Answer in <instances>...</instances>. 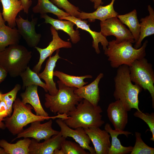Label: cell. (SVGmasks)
Masks as SVG:
<instances>
[{
	"label": "cell",
	"instance_id": "1",
	"mask_svg": "<svg viewBox=\"0 0 154 154\" xmlns=\"http://www.w3.org/2000/svg\"><path fill=\"white\" fill-rule=\"evenodd\" d=\"M114 80L115 89L113 95L116 100L120 101L128 112L134 108L141 112L138 107V96L143 89L137 84H132L129 67L123 65L118 67Z\"/></svg>",
	"mask_w": 154,
	"mask_h": 154
},
{
	"label": "cell",
	"instance_id": "2",
	"mask_svg": "<svg viewBox=\"0 0 154 154\" xmlns=\"http://www.w3.org/2000/svg\"><path fill=\"white\" fill-rule=\"evenodd\" d=\"M101 107L95 106L87 100L83 99L74 110L69 112L67 118L63 120L65 123L72 129L82 127L85 129L100 127L104 123L101 113Z\"/></svg>",
	"mask_w": 154,
	"mask_h": 154
},
{
	"label": "cell",
	"instance_id": "3",
	"mask_svg": "<svg viewBox=\"0 0 154 154\" xmlns=\"http://www.w3.org/2000/svg\"><path fill=\"white\" fill-rule=\"evenodd\" d=\"M148 41L146 40L138 49L133 46L132 43L129 41L116 43L115 40L108 42L104 54L108 57L110 66L113 68H117L121 65L130 66L134 61L145 57L146 48Z\"/></svg>",
	"mask_w": 154,
	"mask_h": 154
},
{
	"label": "cell",
	"instance_id": "4",
	"mask_svg": "<svg viewBox=\"0 0 154 154\" xmlns=\"http://www.w3.org/2000/svg\"><path fill=\"white\" fill-rule=\"evenodd\" d=\"M12 108V114L4 118L3 121L6 128L13 135L20 133L24 130V127L34 121L59 118L63 119L66 116L64 114H58L55 116L47 117L35 114L32 112L33 107L30 105L24 104L19 98L14 102Z\"/></svg>",
	"mask_w": 154,
	"mask_h": 154
},
{
	"label": "cell",
	"instance_id": "5",
	"mask_svg": "<svg viewBox=\"0 0 154 154\" xmlns=\"http://www.w3.org/2000/svg\"><path fill=\"white\" fill-rule=\"evenodd\" d=\"M32 52L19 44L10 45L0 52V65L12 77L20 75L28 66Z\"/></svg>",
	"mask_w": 154,
	"mask_h": 154
},
{
	"label": "cell",
	"instance_id": "6",
	"mask_svg": "<svg viewBox=\"0 0 154 154\" xmlns=\"http://www.w3.org/2000/svg\"><path fill=\"white\" fill-rule=\"evenodd\" d=\"M57 83L58 89L55 95L45 94L44 106L55 114H67L75 110L83 99L74 92L76 88L68 87L60 80Z\"/></svg>",
	"mask_w": 154,
	"mask_h": 154
},
{
	"label": "cell",
	"instance_id": "7",
	"mask_svg": "<svg viewBox=\"0 0 154 154\" xmlns=\"http://www.w3.org/2000/svg\"><path fill=\"white\" fill-rule=\"evenodd\" d=\"M129 76L132 82L150 93L154 108V71L151 64L145 57L135 60L129 67Z\"/></svg>",
	"mask_w": 154,
	"mask_h": 154
},
{
	"label": "cell",
	"instance_id": "8",
	"mask_svg": "<svg viewBox=\"0 0 154 154\" xmlns=\"http://www.w3.org/2000/svg\"><path fill=\"white\" fill-rule=\"evenodd\" d=\"M100 25L101 34L106 37L112 35L115 36L116 43L126 41L135 43L131 32L117 17L100 21Z\"/></svg>",
	"mask_w": 154,
	"mask_h": 154
},
{
	"label": "cell",
	"instance_id": "9",
	"mask_svg": "<svg viewBox=\"0 0 154 154\" xmlns=\"http://www.w3.org/2000/svg\"><path fill=\"white\" fill-rule=\"evenodd\" d=\"M41 122L37 121L31 123L30 127L18 134L14 140L21 137L32 138L39 142L41 140H47L59 133L52 128L51 119L44 123H41Z\"/></svg>",
	"mask_w": 154,
	"mask_h": 154
},
{
	"label": "cell",
	"instance_id": "10",
	"mask_svg": "<svg viewBox=\"0 0 154 154\" xmlns=\"http://www.w3.org/2000/svg\"><path fill=\"white\" fill-rule=\"evenodd\" d=\"M50 30L52 39L48 46L44 48L37 46L35 48L39 52L40 56L38 62L33 67L32 70L38 74L40 73L44 62L48 57L51 56L54 51L61 48H70L72 47L71 43L61 39L56 30L52 26Z\"/></svg>",
	"mask_w": 154,
	"mask_h": 154
},
{
	"label": "cell",
	"instance_id": "11",
	"mask_svg": "<svg viewBox=\"0 0 154 154\" xmlns=\"http://www.w3.org/2000/svg\"><path fill=\"white\" fill-rule=\"evenodd\" d=\"M37 18H33L31 21L25 19L19 15L16 19L17 29L20 35L30 47L35 48L39 42L41 35L37 33L35 27L37 22Z\"/></svg>",
	"mask_w": 154,
	"mask_h": 154
},
{
	"label": "cell",
	"instance_id": "12",
	"mask_svg": "<svg viewBox=\"0 0 154 154\" xmlns=\"http://www.w3.org/2000/svg\"><path fill=\"white\" fill-rule=\"evenodd\" d=\"M56 122L60 127L61 135L66 138L71 137L84 149L88 150L91 154H96L94 148L90 146L91 140L84 129L78 127L73 129L68 126L61 118H57Z\"/></svg>",
	"mask_w": 154,
	"mask_h": 154
},
{
	"label": "cell",
	"instance_id": "13",
	"mask_svg": "<svg viewBox=\"0 0 154 154\" xmlns=\"http://www.w3.org/2000/svg\"><path fill=\"white\" fill-rule=\"evenodd\" d=\"M107 116L115 129L124 130L128 121V111L119 100L110 104L107 110Z\"/></svg>",
	"mask_w": 154,
	"mask_h": 154
},
{
	"label": "cell",
	"instance_id": "14",
	"mask_svg": "<svg viewBox=\"0 0 154 154\" xmlns=\"http://www.w3.org/2000/svg\"><path fill=\"white\" fill-rule=\"evenodd\" d=\"M60 132L42 143L31 139L29 146V154H53L54 151L60 149L63 142L66 139Z\"/></svg>",
	"mask_w": 154,
	"mask_h": 154
},
{
	"label": "cell",
	"instance_id": "15",
	"mask_svg": "<svg viewBox=\"0 0 154 154\" xmlns=\"http://www.w3.org/2000/svg\"><path fill=\"white\" fill-rule=\"evenodd\" d=\"M94 146L96 154H108L111 145L110 135L100 127L84 129Z\"/></svg>",
	"mask_w": 154,
	"mask_h": 154
},
{
	"label": "cell",
	"instance_id": "16",
	"mask_svg": "<svg viewBox=\"0 0 154 154\" xmlns=\"http://www.w3.org/2000/svg\"><path fill=\"white\" fill-rule=\"evenodd\" d=\"M60 20L64 19L71 21L76 25L77 28H79L89 32L91 35L92 38V46L96 52L99 54L100 51L99 47V43H100L103 47V49L105 51L107 48L109 41L106 37L104 36L100 32H99L91 30L87 21L83 20L78 18L71 15L68 16H62L59 19Z\"/></svg>",
	"mask_w": 154,
	"mask_h": 154
},
{
	"label": "cell",
	"instance_id": "17",
	"mask_svg": "<svg viewBox=\"0 0 154 154\" xmlns=\"http://www.w3.org/2000/svg\"><path fill=\"white\" fill-rule=\"evenodd\" d=\"M59 49L57 50L54 55L49 57L44 70L42 72L38 74L39 78L45 82L46 87L49 94L52 96L55 95L58 90L56 87V83L53 80V77L56 62L58 59L61 58L59 55Z\"/></svg>",
	"mask_w": 154,
	"mask_h": 154
},
{
	"label": "cell",
	"instance_id": "18",
	"mask_svg": "<svg viewBox=\"0 0 154 154\" xmlns=\"http://www.w3.org/2000/svg\"><path fill=\"white\" fill-rule=\"evenodd\" d=\"M104 75L103 73H100L91 83L80 88H76L74 92L79 97L87 100L94 106H98L100 100L98 85Z\"/></svg>",
	"mask_w": 154,
	"mask_h": 154
},
{
	"label": "cell",
	"instance_id": "19",
	"mask_svg": "<svg viewBox=\"0 0 154 154\" xmlns=\"http://www.w3.org/2000/svg\"><path fill=\"white\" fill-rule=\"evenodd\" d=\"M40 16L41 18L44 19V23L50 24L56 30H61L67 33L70 36L73 43H77L80 40L79 31L78 30L74 29V26L75 24L72 21L55 19L47 14L41 15Z\"/></svg>",
	"mask_w": 154,
	"mask_h": 154
},
{
	"label": "cell",
	"instance_id": "20",
	"mask_svg": "<svg viewBox=\"0 0 154 154\" xmlns=\"http://www.w3.org/2000/svg\"><path fill=\"white\" fill-rule=\"evenodd\" d=\"M115 1L112 0L109 4L105 6L100 5L93 12H80L78 18L82 20L88 19L91 22L95 21L96 19L103 21L109 18L117 17L119 14L114 9Z\"/></svg>",
	"mask_w": 154,
	"mask_h": 154
},
{
	"label": "cell",
	"instance_id": "21",
	"mask_svg": "<svg viewBox=\"0 0 154 154\" xmlns=\"http://www.w3.org/2000/svg\"><path fill=\"white\" fill-rule=\"evenodd\" d=\"M104 130L110 134L112 139L111 145L108 154H126L131 153L133 147H125L122 145L117 136L119 135L123 134L128 137L129 135L132 133L131 132L124 130L113 129L108 123L105 124Z\"/></svg>",
	"mask_w": 154,
	"mask_h": 154
},
{
	"label": "cell",
	"instance_id": "22",
	"mask_svg": "<svg viewBox=\"0 0 154 154\" xmlns=\"http://www.w3.org/2000/svg\"><path fill=\"white\" fill-rule=\"evenodd\" d=\"M38 86L32 85L26 88L25 91L20 94L22 102L24 104H29L33 108L36 115L47 117L48 114L43 108L38 93Z\"/></svg>",
	"mask_w": 154,
	"mask_h": 154
},
{
	"label": "cell",
	"instance_id": "23",
	"mask_svg": "<svg viewBox=\"0 0 154 154\" xmlns=\"http://www.w3.org/2000/svg\"><path fill=\"white\" fill-rule=\"evenodd\" d=\"M3 6V18L12 28L16 26V19L18 14L23 10L20 0H1Z\"/></svg>",
	"mask_w": 154,
	"mask_h": 154
},
{
	"label": "cell",
	"instance_id": "24",
	"mask_svg": "<svg viewBox=\"0 0 154 154\" xmlns=\"http://www.w3.org/2000/svg\"><path fill=\"white\" fill-rule=\"evenodd\" d=\"M147 9L149 15L140 20L139 37L133 47L135 49H138L141 46L142 42L145 37L154 34V11L150 5H148Z\"/></svg>",
	"mask_w": 154,
	"mask_h": 154
},
{
	"label": "cell",
	"instance_id": "25",
	"mask_svg": "<svg viewBox=\"0 0 154 154\" xmlns=\"http://www.w3.org/2000/svg\"><path fill=\"white\" fill-rule=\"evenodd\" d=\"M21 36L15 27L4 25L0 27V52L8 46L19 44Z\"/></svg>",
	"mask_w": 154,
	"mask_h": 154
},
{
	"label": "cell",
	"instance_id": "26",
	"mask_svg": "<svg viewBox=\"0 0 154 154\" xmlns=\"http://www.w3.org/2000/svg\"><path fill=\"white\" fill-rule=\"evenodd\" d=\"M117 17L122 23L128 27L133 37L135 43L137 42L139 37L140 25L137 18L136 10L134 9L124 15H118Z\"/></svg>",
	"mask_w": 154,
	"mask_h": 154
},
{
	"label": "cell",
	"instance_id": "27",
	"mask_svg": "<svg viewBox=\"0 0 154 154\" xmlns=\"http://www.w3.org/2000/svg\"><path fill=\"white\" fill-rule=\"evenodd\" d=\"M31 139L24 138L15 143H11L4 139L0 140V147L4 149L7 154H29V147Z\"/></svg>",
	"mask_w": 154,
	"mask_h": 154
},
{
	"label": "cell",
	"instance_id": "28",
	"mask_svg": "<svg viewBox=\"0 0 154 154\" xmlns=\"http://www.w3.org/2000/svg\"><path fill=\"white\" fill-rule=\"evenodd\" d=\"M53 74L54 76L57 77L66 86L77 88H80L88 83V82L84 81V79L93 77L90 75L81 76H72L58 70L54 71Z\"/></svg>",
	"mask_w": 154,
	"mask_h": 154
},
{
	"label": "cell",
	"instance_id": "29",
	"mask_svg": "<svg viewBox=\"0 0 154 154\" xmlns=\"http://www.w3.org/2000/svg\"><path fill=\"white\" fill-rule=\"evenodd\" d=\"M33 11L40 15L50 13L56 16L59 19L62 16H68L70 14L59 9L49 0H38L37 4L32 9Z\"/></svg>",
	"mask_w": 154,
	"mask_h": 154
},
{
	"label": "cell",
	"instance_id": "30",
	"mask_svg": "<svg viewBox=\"0 0 154 154\" xmlns=\"http://www.w3.org/2000/svg\"><path fill=\"white\" fill-rule=\"evenodd\" d=\"M20 76L23 80V88L30 86L35 85L41 87L46 92H48L45 83L41 80L38 74L31 69L29 66L21 73Z\"/></svg>",
	"mask_w": 154,
	"mask_h": 154
},
{
	"label": "cell",
	"instance_id": "31",
	"mask_svg": "<svg viewBox=\"0 0 154 154\" xmlns=\"http://www.w3.org/2000/svg\"><path fill=\"white\" fill-rule=\"evenodd\" d=\"M135 142L130 154H154V148L149 146L144 143L142 139L140 133L135 132Z\"/></svg>",
	"mask_w": 154,
	"mask_h": 154
},
{
	"label": "cell",
	"instance_id": "32",
	"mask_svg": "<svg viewBox=\"0 0 154 154\" xmlns=\"http://www.w3.org/2000/svg\"><path fill=\"white\" fill-rule=\"evenodd\" d=\"M59 9H63L71 16L78 18L80 12L79 8L70 3L68 0H50Z\"/></svg>",
	"mask_w": 154,
	"mask_h": 154
},
{
	"label": "cell",
	"instance_id": "33",
	"mask_svg": "<svg viewBox=\"0 0 154 154\" xmlns=\"http://www.w3.org/2000/svg\"><path fill=\"white\" fill-rule=\"evenodd\" d=\"M64 154H89L78 144L65 139L62 143L61 148Z\"/></svg>",
	"mask_w": 154,
	"mask_h": 154
},
{
	"label": "cell",
	"instance_id": "34",
	"mask_svg": "<svg viewBox=\"0 0 154 154\" xmlns=\"http://www.w3.org/2000/svg\"><path fill=\"white\" fill-rule=\"evenodd\" d=\"M21 88L18 84L15 85L13 88L7 93L2 94L1 100H3L6 104L8 111V116H10L12 112V106L16 99L17 94Z\"/></svg>",
	"mask_w": 154,
	"mask_h": 154
},
{
	"label": "cell",
	"instance_id": "35",
	"mask_svg": "<svg viewBox=\"0 0 154 154\" xmlns=\"http://www.w3.org/2000/svg\"><path fill=\"white\" fill-rule=\"evenodd\" d=\"M135 117L139 118L144 121L148 125L152 134V137L150 140L154 141V113L152 112L150 114L144 113L137 110L134 113Z\"/></svg>",
	"mask_w": 154,
	"mask_h": 154
},
{
	"label": "cell",
	"instance_id": "36",
	"mask_svg": "<svg viewBox=\"0 0 154 154\" xmlns=\"http://www.w3.org/2000/svg\"><path fill=\"white\" fill-rule=\"evenodd\" d=\"M8 116V111L5 102L2 100L0 101V122L3 121L5 117Z\"/></svg>",
	"mask_w": 154,
	"mask_h": 154
},
{
	"label": "cell",
	"instance_id": "37",
	"mask_svg": "<svg viewBox=\"0 0 154 154\" xmlns=\"http://www.w3.org/2000/svg\"><path fill=\"white\" fill-rule=\"evenodd\" d=\"M24 13L26 14L29 13V9L32 4L31 0H20Z\"/></svg>",
	"mask_w": 154,
	"mask_h": 154
},
{
	"label": "cell",
	"instance_id": "38",
	"mask_svg": "<svg viewBox=\"0 0 154 154\" xmlns=\"http://www.w3.org/2000/svg\"><path fill=\"white\" fill-rule=\"evenodd\" d=\"M8 73L0 65V84L6 78Z\"/></svg>",
	"mask_w": 154,
	"mask_h": 154
},
{
	"label": "cell",
	"instance_id": "39",
	"mask_svg": "<svg viewBox=\"0 0 154 154\" xmlns=\"http://www.w3.org/2000/svg\"><path fill=\"white\" fill-rule=\"evenodd\" d=\"M90 0L91 2L94 3V7L95 9H96L99 6L103 4V3L102 1V0Z\"/></svg>",
	"mask_w": 154,
	"mask_h": 154
},
{
	"label": "cell",
	"instance_id": "40",
	"mask_svg": "<svg viewBox=\"0 0 154 154\" xmlns=\"http://www.w3.org/2000/svg\"><path fill=\"white\" fill-rule=\"evenodd\" d=\"M1 2V0H0V3ZM5 25V21H4L0 10V27Z\"/></svg>",
	"mask_w": 154,
	"mask_h": 154
},
{
	"label": "cell",
	"instance_id": "41",
	"mask_svg": "<svg viewBox=\"0 0 154 154\" xmlns=\"http://www.w3.org/2000/svg\"><path fill=\"white\" fill-rule=\"evenodd\" d=\"M53 154H64V153L62 150L61 148L55 150L53 152Z\"/></svg>",
	"mask_w": 154,
	"mask_h": 154
},
{
	"label": "cell",
	"instance_id": "42",
	"mask_svg": "<svg viewBox=\"0 0 154 154\" xmlns=\"http://www.w3.org/2000/svg\"><path fill=\"white\" fill-rule=\"evenodd\" d=\"M0 154H7L3 148L1 147H0Z\"/></svg>",
	"mask_w": 154,
	"mask_h": 154
},
{
	"label": "cell",
	"instance_id": "43",
	"mask_svg": "<svg viewBox=\"0 0 154 154\" xmlns=\"http://www.w3.org/2000/svg\"><path fill=\"white\" fill-rule=\"evenodd\" d=\"M2 96V94L0 92V101L1 100Z\"/></svg>",
	"mask_w": 154,
	"mask_h": 154
}]
</instances>
